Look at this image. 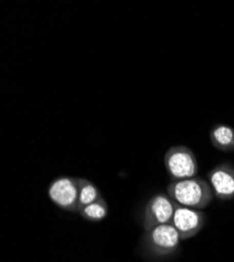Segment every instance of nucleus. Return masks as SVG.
Returning <instances> with one entry per match:
<instances>
[{
    "label": "nucleus",
    "instance_id": "obj_4",
    "mask_svg": "<svg viewBox=\"0 0 234 262\" xmlns=\"http://www.w3.org/2000/svg\"><path fill=\"white\" fill-rule=\"evenodd\" d=\"M178 204L168 194L158 193L147 202L143 213V228L148 231L155 227L169 225Z\"/></svg>",
    "mask_w": 234,
    "mask_h": 262
},
{
    "label": "nucleus",
    "instance_id": "obj_6",
    "mask_svg": "<svg viewBox=\"0 0 234 262\" xmlns=\"http://www.w3.org/2000/svg\"><path fill=\"white\" fill-rule=\"evenodd\" d=\"M206 224V214L202 210L191 209L178 205L170 223L180 235L181 240L197 236Z\"/></svg>",
    "mask_w": 234,
    "mask_h": 262
},
{
    "label": "nucleus",
    "instance_id": "obj_3",
    "mask_svg": "<svg viewBox=\"0 0 234 262\" xmlns=\"http://www.w3.org/2000/svg\"><path fill=\"white\" fill-rule=\"evenodd\" d=\"M181 238L172 225H162L145 231L143 246L151 255L163 258L173 255L179 249Z\"/></svg>",
    "mask_w": 234,
    "mask_h": 262
},
{
    "label": "nucleus",
    "instance_id": "obj_5",
    "mask_svg": "<svg viewBox=\"0 0 234 262\" xmlns=\"http://www.w3.org/2000/svg\"><path fill=\"white\" fill-rule=\"evenodd\" d=\"M50 200L60 209L76 212L79 211V178L59 177L48 188Z\"/></svg>",
    "mask_w": 234,
    "mask_h": 262
},
{
    "label": "nucleus",
    "instance_id": "obj_2",
    "mask_svg": "<svg viewBox=\"0 0 234 262\" xmlns=\"http://www.w3.org/2000/svg\"><path fill=\"white\" fill-rule=\"evenodd\" d=\"M164 165L173 181L195 178L199 171L195 152L184 145L170 147L165 152Z\"/></svg>",
    "mask_w": 234,
    "mask_h": 262
},
{
    "label": "nucleus",
    "instance_id": "obj_10",
    "mask_svg": "<svg viewBox=\"0 0 234 262\" xmlns=\"http://www.w3.org/2000/svg\"><path fill=\"white\" fill-rule=\"evenodd\" d=\"M78 213L85 221L91 223H99L108 217L109 205L104 199H101L95 203L81 208Z\"/></svg>",
    "mask_w": 234,
    "mask_h": 262
},
{
    "label": "nucleus",
    "instance_id": "obj_8",
    "mask_svg": "<svg viewBox=\"0 0 234 262\" xmlns=\"http://www.w3.org/2000/svg\"><path fill=\"white\" fill-rule=\"evenodd\" d=\"M210 141L215 148L231 152L234 151V128L228 125H216L210 131Z\"/></svg>",
    "mask_w": 234,
    "mask_h": 262
},
{
    "label": "nucleus",
    "instance_id": "obj_1",
    "mask_svg": "<svg viewBox=\"0 0 234 262\" xmlns=\"http://www.w3.org/2000/svg\"><path fill=\"white\" fill-rule=\"evenodd\" d=\"M167 194L178 205L197 210L208 207L215 198L209 182L197 177L173 181L167 187Z\"/></svg>",
    "mask_w": 234,
    "mask_h": 262
},
{
    "label": "nucleus",
    "instance_id": "obj_9",
    "mask_svg": "<svg viewBox=\"0 0 234 262\" xmlns=\"http://www.w3.org/2000/svg\"><path fill=\"white\" fill-rule=\"evenodd\" d=\"M101 199H103L101 191L92 181L79 178V210Z\"/></svg>",
    "mask_w": 234,
    "mask_h": 262
},
{
    "label": "nucleus",
    "instance_id": "obj_7",
    "mask_svg": "<svg viewBox=\"0 0 234 262\" xmlns=\"http://www.w3.org/2000/svg\"><path fill=\"white\" fill-rule=\"evenodd\" d=\"M208 182L215 198L221 201L234 199V167L229 163H223L212 169L208 174Z\"/></svg>",
    "mask_w": 234,
    "mask_h": 262
}]
</instances>
